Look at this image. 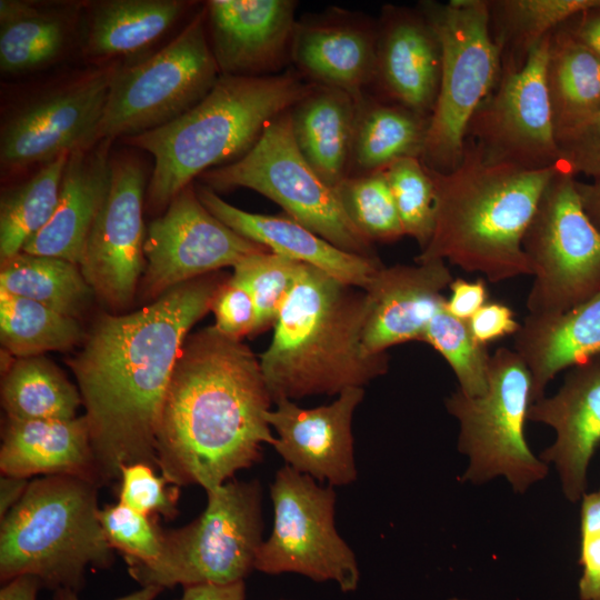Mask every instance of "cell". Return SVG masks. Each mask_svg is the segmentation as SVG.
Masks as SVG:
<instances>
[{
  "label": "cell",
  "instance_id": "1",
  "mask_svg": "<svg viewBox=\"0 0 600 600\" xmlns=\"http://www.w3.org/2000/svg\"><path fill=\"white\" fill-rule=\"evenodd\" d=\"M222 281L210 274L181 283L142 309L102 314L68 364L84 406L101 486L121 468H154L164 396L191 328L211 310Z\"/></svg>",
  "mask_w": 600,
  "mask_h": 600
},
{
  "label": "cell",
  "instance_id": "2",
  "mask_svg": "<svg viewBox=\"0 0 600 600\" xmlns=\"http://www.w3.org/2000/svg\"><path fill=\"white\" fill-rule=\"evenodd\" d=\"M273 400L260 359L214 326L184 341L162 403L157 466L177 487L206 492L260 460L274 436L267 421Z\"/></svg>",
  "mask_w": 600,
  "mask_h": 600
},
{
  "label": "cell",
  "instance_id": "3",
  "mask_svg": "<svg viewBox=\"0 0 600 600\" xmlns=\"http://www.w3.org/2000/svg\"><path fill=\"white\" fill-rule=\"evenodd\" d=\"M560 168L527 170L493 162L466 138L454 169L427 168L436 193L434 227L416 262L447 260L481 272L492 283L531 276L522 239L544 188Z\"/></svg>",
  "mask_w": 600,
  "mask_h": 600
},
{
  "label": "cell",
  "instance_id": "4",
  "mask_svg": "<svg viewBox=\"0 0 600 600\" xmlns=\"http://www.w3.org/2000/svg\"><path fill=\"white\" fill-rule=\"evenodd\" d=\"M367 307L364 290L303 264L259 357L273 403L363 388L388 371L387 352L362 347Z\"/></svg>",
  "mask_w": 600,
  "mask_h": 600
},
{
  "label": "cell",
  "instance_id": "5",
  "mask_svg": "<svg viewBox=\"0 0 600 600\" xmlns=\"http://www.w3.org/2000/svg\"><path fill=\"white\" fill-rule=\"evenodd\" d=\"M314 83L287 70L268 76L221 74L210 92L171 122L124 141L153 157L148 208L160 210L193 179L242 157L266 126Z\"/></svg>",
  "mask_w": 600,
  "mask_h": 600
},
{
  "label": "cell",
  "instance_id": "6",
  "mask_svg": "<svg viewBox=\"0 0 600 600\" xmlns=\"http://www.w3.org/2000/svg\"><path fill=\"white\" fill-rule=\"evenodd\" d=\"M98 488L71 476L31 480L1 519V582L32 576L43 587L78 592L87 568H109L114 557L99 520Z\"/></svg>",
  "mask_w": 600,
  "mask_h": 600
},
{
  "label": "cell",
  "instance_id": "7",
  "mask_svg": "<svg viewBox=\"0 0 600 600\" xmlns=\"http://www.w3.org/2000/svg\"><path fill=\"white\" fill-rule=\"evenodd\" d=\"M418 9L441 47V74L422 163L448 172L460 162L468 124L501 73V54L490 28L489 1H421Z\"/></svg>",
  "mask_w": 600,
  "mask_h": 600
},
{
  "label": "cell",
  "instance_id": "8",
  "mask_svg": "<svg viewBox=\"0 0 600 600\" xmlns=\"http://www.w3.org/2000/svg\"><path fill=\"white\" fill-rule=\"evenodd\" d=\"M203 512L189 524L163 531V551L151 564L128 563L141 587L172 588L244 581L262 543L259 481H228L207 491Z\"/></svg>",
  "mask_w": 600,
  "mask_h": 600
},
{
  "label": "cell",
  "instance_id": "9",
  "mask_svg": "<svg viewBox=\"0 0 600 600\" xmlns=\"http://www.w3.org/2000/svg\"><path fill=\"white\" fill-rule=\"evenodd\" d=\"M532 403L531 374L524 361L506 347L490 357L488 388L479 397L456 390L446 400L459 422L458 449L469 459L461 481L480 484L504 477L516 492L524 493L544 479L548 464L530 450L524 434Z\"/></svg>",
  "mask_w": 600,
  "mask_h": 600
},
{
  "label": "cell",
  "instance_id": "10",
  "mask_svg": "<svg viewBox=\"0 0 600 600\" xmlns=\"http://www.w3.org/2000/svg\"><path fill=\"white\" fill-rule=\"evenodd\" d=\"M198 179L216 192L240 187L254 190L337 248L378 258L372 242L344 213L334 189L300 152L292 132L290 110L271 120L242 157L208 170Z\"/></svg>",
  "mask_w": 600,
  "mask_h": 600
},
{
  "label": "cell",
  "instance_id": "11",
  "mask_svg": "<svg viewBox=\"0 0 600 600\" xmlns=\"http://www.w3.org/2000/svg\"><path fill=\"white\" fill-rule=\"evenodd\" d=\"M220 76L203 6L159 51L136 64L116 67L96 142L137 136L171 122L200 102Z\"/></svg>",
  "mask_w": 600,
  "mask_h": 600
},
{
  "label": "cell",
  "instance_id": "12",
  "mask_svg": "<svg viewBox=\"0 0 600 600\" xmlns=\"http://www.w3.org/2000/svg\"><path fill=\"white\" fill-rule=\"evenodd\" d=\"M522 249L533 282L528 314H558L600 291V230L584 212L574 176L562 167L544 188Z\"/></svg>",
  "mask_w": 600,
  "mask_h": 600
},
{
  "label": "cell",
  "instance_id": "13",
  "mask_svg": "<svg viewBox=\"0 0 600 600\" xmlns=\"http://www.w3.org/2000/svg\"><path fill=\"white\" fill-rule=\"evenodd\" d=\"M273 527L262 541L254 570L267 574L297 573L316 582H334L354 591L360 571L352 549L339 536L336 492L284 466L270 486Z\"/></svg>",
  "mask_w": 600,
  "mask_h": 600
},
{
  "label": "cell",
  "instance_id": "14",
  "mask_svg": "<svg viewBox=\"0 0 600 600\" xmlns=\"http://www.w3.org/2000/svg\"><path fill=\"white\" fill-rule=\"evenodd\" d=\"M550 34L520 68L501 67L500 77L470 119L466 138L493 162L527 170L560 164L546 84Z\"/></svg>",
  "mask_w": 600,
  "mask_h": 600
},
{
  "label": "cell",
  "instance_id": "15",
  "mask_svg": "<svg viewBox=\"0 0 600 600\" xmlns=\"http://www.w3.org/2000/svg\"><path fill=\"white\" fill-rule=\"evenodd\" d=\"M143 251L142 291L144 297L157 299L181 283L270 250L216 218L190 183L149 223Z\"/></svg>",
  "mask_w": 600,
  "mask_h": 600
},
{
  "label": "cell",
  "instance_id": "16",
  "mask_svg": "<svg viewBox=\"0 0 600 600\" xmlns=\"http://www.w3.org/2000/svg\"><path fill=\"white\" fill-rule=\"evenodd\" d=\"M147 187L146 172L136 157H112L109 191L79 267L94 297L113 311L131 303L144 272Z\"/></svg>",
  "mask_w": 600,
  "mask_h": 600
},
{
  "label": "cell",
  "instance_id": "17",
  "mask_svg": "<svg viewBox=\"0 0 600 600\" xmlns=\"http://www.w3.org/2000/svg\"><path fill=\"white\" fill-rule=\"evenodd\" d=\"M114 69L96 70L12 113L1 127V168L12 171L44 164L97 143Z\"/></svg>",
  "mask_w": 600,
  "mask_h": 600
},
{
  "label": "cell",
  "instance_id": "18",
  "mask_svg": "<svg viewBox=\"0 0 600 600\" xmlns=\"http://www.w3.org/2000/svg\"><path fill=\"white\" fill-rule=\"evenodd\" d=\"M364 396L363 388H348L329 404L302 408L279 400L267 412L274 430L272 447L286 466L328 486H347L357 479L353 413Z\"/></svg>",
  "mask_w": 600,
  "mask_h": 600
},
{
  "label": "cell",
  "instance_id": "19",
  "mask_svg": "<svg viewBox=\"0 0 600 600\" xmlns=\"http://www.w3.org/2000/svg\"><path fill=\"white\" fill-rule=\"evenodd\" d=\"M210 47L221 74H276L289 60L297 24L292 0H210Z\"/></svg>",
  "mask_w": 600,
  "mask_h": 600
},
{
  "label": "cell",
  "instance_id": "20",
  "mask_svg": "<svg viewBox=\"0 0 600 600\" xmlns=\"http://www.w3.org/2000/svg\"><path fill=\"white\" fill-rule=\"evenodd\" d=\"M568 370L553 396L531 403L528 420L554 430L553 443L539 458L556 467L564 497L577 502L586 493L589 464L600 446V356Z\"/></svg>",
  "mask_w": 600,
  "mask_h": 600
},
{
  "label": "cell",
  "instance_id": "21",
  "mask_svg": "<svg viewBox=\"0 0 600 600\" xmlns=\"http://www.w3.org/2000/svg\"><path fill=\"white\" fill-rule=\"evenodd\" d=\"M453 277L443 260L382 267L364 289L367 316L362 347L368 356L423 341L428 324L444 308L442 290Z\"/></svg>",
  "mask_w": 600,
  "mask_h": 600
},
{
  "label": "cell",
  "instance_id": "22",
  "mask_svg": "<svg viewBox=\"0 0 600 600\" xmlns=\"http://www.w3.org/2000/svg\"><path fill=\"white\" fill-rule=\"evenodd\" d=\"M441 74L439 39L419 9L388 4L377 22L379 97L430 118Z\"/></svg>",
  "mask_w": 600,
  "mask_h": 600
},
{
  "label": "cell",
  "instance_id": "23",
  "mask_svg": "<svg viewBox=\"0 0 600 600\" xmlns=\"http://www.w3.org/2000/svg\"><path fill=\"white\" fill-rule=\"evenodd\" d=\"M377 23L341 9L297 21L291 61L308 81L356 99L373 84Z\"/></svg>",
  "mask_w": 600,
  "mask_h": 600
},
{
  "label": "cell",
  "instance_id": "24",
  "mask_svg": "<svg viewBox=\"0 0 600 600\" xmlns=\"http://www.w3.org/2000/svg\"><path fill=\"white\" fill-rule=\"evenodd\" d=\"M194 187L203 206L238 234L271 252L318 268L346 284L364 290L383 267L379 258L343 251L289 216L248 212L202 183Z\"/></svg>",
  "mask_w": 600,
  "mask_h": 600
},
{
  "label": "cell",
  "instance_id": "25",
  "mask_svg": "<svg viewBox=\"0 0 600 600\" xmlns=\"http://www.w3.org/2000/svg\"><path fill=\"white\" fill-rule=\"evenodd\" d=\"M111 142L103 139L69 153L54 213L22 252L80 266L90 230L109 191Z\"/></svg>",
  "mask_w": 600,
  "mask_h": 600
},
{
  "label": "cell",
  "instance_id": "26",
  "mask_svg": "<svg viewBox=\"0 0 600 600\" xmlns=\"http://www.w3.org/2000/svg\"><path fill=\"white\" fill-rule=\"evenodd\" d=\"M4 476H71L101 487L84 416L67 420L8 419L0 448Z\"/></svg>",
  "mask_w": 600,
  "mask_h": 600
},
{
  "label": "cell",
  "instance_id": "27",
  "mask_svg": "<svg viewBox=\"0 0 600 600\" xmlns=\"http://www.w3.org/2000/svg\"><path fill=\"white\" fill-rule=\"evenodd\" d=\"M513 337V350L531 374L534 402L557 373L600 356V291L562 313L528 314Z\"/></svg>",
  "mask_w": 600,
  "mask_h": 600
},
{
  "label": "cell",
  "instance_id": "28",
  "mask_svg": "<svg viewBox=\"0 0 600 600\" xmlns=\"http://www.w3.org/2000/svg\"><path fill=\"white\" fill-rule=\"evenodd\" d=\"M356 113L353 96L319 84L290 109L300 152L333 189L349 176Z\"/></svg>",
  "mask_w": 600,
  "mask_h": 600
},
{
  "label": "cell",
  "instance_id": "29",
  "mask_svg": "<svg viewBox=\"0 0 600 600\" xmlns=\"http://www.w3.org/2000/svg\"><path fill=\"white\" fill-rule=\"evenodd\" d=\"M356 100L349 176L383 170L403 158L421 159L430 118L368 92Z\"/></svg>",
  "mask_w": 600,
  "mask_h": 600
},
{
  "label": "cell",
  "instance_id": "30",
  "mask_svg": "<svg viewBox=\"0 0 600 600\" xmlns=\"http://www.w3.org/2000/svg\"><path fill=\"white\" fill-rule=\"evenodd\" d=\"M546 84L557 139L600 110V59L566 22L550 33Z\"/></svg>",
  "mask_w": 600,
  "mask_h": 600
},
{
  "label": "cell",
  "instance_id": "31",
  "mask_svg": "<svg viewBox=\"0 0 600 600\" xmlns=\"http://www.w3.org/2000/svg\"><path fill=\"white\" fill-rule=\"evenodd\" d=\"M190 2L181 0H109L90 16L84 53L107 58L137 52L159 39Z\"/></svg>",
  "mask_w": 600,
  "mask_h": 600
},
{
  "label": "cell",
  "instance_id": "32",
  "mask_svg": "<svg viewBox=\"0 0 600 600\" xmlns=\"http://www.w3.org/2000/svg\"><path fill=\"white\" fill-rule=\"evenodd\" d=\"M67 12L17 0L0 1V70L20 74L53 62L67 47Z\"/></svg>",
  "mask_w": 600,
  "mask_h": 600
},
{
  "label": "cell",
  "instance_id": "33",
  "mask_svg": "<svg viewBox=\"0 0 600 600\" xmlns=\"http://www.w3.org/2000/svg\"><path fill=\"white\" fill-rule=\"evenodd\" d=\"M1 404L8 419L67 420L82 404L79 389L42 356L17 358L1 381Z\"/></svg>",
  "mask_w": 600,
  "mask_h": 600
},
{
  "label": "cell",
  "instance_id": "34",
  "mask_svg": "<svg viewBox=\"0 0 600 600\" xmlns=\"http://www.w3.org/2000/svg\"><path fill=\"white\" fill-rule=\"evenodd\" d=\"M600 8V0H492L491 33L501 67L520 68L531 50L573 17Z\"/></svg>",
  "mask_w": 600,
  "mask_h": 600
},
{
  "label": "cell",
  "instance_id": "35",
  "mask_svg": "<svg viewBox=\"0 0 600 600\" xmlns=\"http://www.w3.org/2000/svg\"><path fill=\"white\" fill-rule=\"evenodd\" d=\"M0 291L72 318L81 316L94 296L78 264L22 251L1 262Z\"/></svg>",
  "mask_w": 600,
  "mask_h": 600
},
{
  "label": "cell",
  "instance_id": "36",
  "mask_svg": "<svg viewBox=\"0 0 600 600\" xmlns=\"http://www.w3.org/2000/svg\"><path fill=\"white\" fill-rule=\"evenodd\" d=\"M69 153L44 163L24 182L2 192L0 201V260L20 253L49 222L58 206Z\"/></svg>",
  "mask_w": 600,
  "mask_h": 600
},
{
  "label": "cell",
  "instance_id": "37",
  "mask_svg": "<svg viewBox=\"0 0 600 600\" xmlns=\"http://www.w3.org/2000/svg\"><path fill=\"white\" fill-rule=\"evenodd\" d=\"M77 320L42 303L0 291V341L17 358L66 351L82 340Z\"/></svg>",
  "mask_w": 600,
  "mask_h": 600
},
{
  "label": "cell",
  "instance_id": "38",
  "mask_svg": "<svg viewBox=\"0 0 600 600\" xmlns=\"http://www.w3.org/2000/svg\"><path fill=\"white\" fill-rule=\"evenodd\" d=\"M334 191L351 223L372 243L404 236L383 170L349 176Z\"/></svg>",
  "mask_w": 600,
  "mask_h": 600
},
{
  "label": "cell",
  "instance_id": "39",
  "mask_svg": "<svg viewBox=\"0 0 600 600\" xmlns=\"http://www.w3.org/2000/svg\"><path fill=\"white\" fill-rule=\"evenodd\" d=\"M423 342L446 359L463 394L479 397L487 391L491 354L488 346L474 338L469 321L453 317L443 308L428 324Z\"/></svg>",
  "mask_w": 600,
  "mask_h": 600
},
{
  "label": "cell",
  "instance_id": "40",
  "mask_svg": "<svg viewBox=\"0 0 600 600\" xmlns=\"http://www.w3.org/2000/svg\"><path fill=\"white\" fill-rule=\"evenodd\" d=\"M303 264L264 251L246 257L232 268V276L246 286L253 299L257 310L254 334L274 324L301 274Z\"/></svg>",
  "mask_w": 600,
  "mask_h": 600
},
{
  "label": "cell",
  "instance_id": "41",
  "mask_svg": "<svg viewBox=\"0 0 600 600\" xmlns=\"http://www.w3.org/2000/svg\"><path fill=\"white\" fill-rule=\"evenodd\" d=\"M404 236L421 250L429 243L434 227L436 193L432 178L419 158L399 159L383 169Z\"/></svg>",
  "mask_w": 600,
  "mask_h": 600
},
{
  "label": "cell",
  "instance_id": "42",
  "mask_svg": "<svg viewBox=\"0 0 600 600\" xmlns=\"http://www.w3.org/2000/svg\"><path fill=\"white\" fill-rule=\"evenodd\" d=\"M99 520L110 547L120 551L127 563L151 564L161 557L163 530L157 517L118 502L100 509Z\"/></svg>",
  "mask_w": 600,
  "mask_h": 600
},
{
  "label": "cell",
  "instance_id": "43",
  "mask_svg": "<svg viewBox=\"0 0 600 600\" xmlns=\"http://www.w3.org/2000/svg\"><path fill=\"white\" fill-rule=\"evenodd\" d=\"M119 502L149 517L177 516L179 487L154 472V467L136 462L120 471Z\"/></svg>",
  "mask_w": 600,
  "mask_h": 600
},
{
  "label": "cell",
  "instance_id": "44",
  "mask_svg": "<svg viewBox=\"0 0 600 600\" xmlns=\"http://www.w3.org/2000/svg\"><path fill=\"white\" fill-rule=\"evenodd\" d=\"M579 564V599L600 600V489L581 498Z\"/></svg>",
  "mask_w": 600,
  "mask_h": 600
},
{
  "label": "cell",
  "instance_id": "45",
  "mask_svg": "<svg viewBox=\"0 0 600 600\" xmlns=\"http://www.w3.org/2000/svg\"><path fill=\"white\" fill-rule=\"evenodd\" d=\"M211 310L216 320L213 326L222 334L239 340L254 334L256 306L246 286L236 277L231 276L219 284Z\"/></svg>",
  "mask_w": 600,
  "mask_h": 600
},
{
  "label": "cell",
  "instance_id": "46",
  "mask_svg": "<svg viewBox=\"0 0 600 600\" xmlns=\"http://www.w3.org/2000/svg\"><path fill=\"white\" fill-rule=\"evenodd\" d=\"M560 166L572 176L600 177V110L557 139Z\"/></svg>",
  "mask_w": 600,
  "mask_h": 600
},
{
  "label": "cell",
  "instance_id": "47",
  "mask_svg": "<svg viewBox=\"0 0 600 600\" xmlns=\"http://www.w3.org/2000/svg\"><path fill=\"white\" fill-rule=\"evenodd\" d=\"M474 338L488 346L491 341L506 336H514L521 323L513 311L501 302H487L469 320Z\"/></svg>",
  "mask_w": 600,
  "mask_h": 600
},
{
  "label": "cell",
  "instance_id": "48",
  "mask_svg": "<svg viewBox=\"0 0 600 600\" xmlns=\"http://www.w3.org/2000/svg\"><path fill=\"white\" fill-rule=\"evenodd\" d=\"M451 294L446 300L444 309L453 317L469 321L488 302L489 291L484 279L469 281L453 279L449 286Z\"/></svg>",
  "mask_w": 600,
  "mask_h": 600
},
{
  "label": "cell",
  "instance_id": "49",
  "mask_svg": "<svg viewBox=\"0 0 600 600\" xmlns=\"http://www.w3.org/2000/svg\"><path fill=\"white\" fill-rule=\"evenodd\" d=\"M569 31L600 59V8L584 11L566 22Z\"/></svg>",
  "mask_w": 600,
  "mask_h": 600
},
{
  "label": "cell",
  "instance_id": "50",
  "mask_svg": "<svg viewBox=\"0 0 600 600\" xmlns=\"http://www.w3.org/2000/svg\"><path fill=\"white\" fill-rule=\"evenodd\" d=\"M177 600H246V582L184 587L182 596Z\"/></svg>",
  "mask_w": 600,
  "mask_h": 600
},
{
  "label": "cell",
  "instance_id": "51",
  "mask_svg": "<svg viewBox=\"0 0 600 600\" xmlns=\"http://www.w3.org/2000/svg\"><path fill=\"white\" fill-rule=\"evenodd\" d=\"M41 587L42 583L36 577L20 576L2 584L0 600H37Z\"/></svg>",
  "mask_w": 600,
  "mask_h": 600
},
{
  "label": "cell",
  "instance_id": "52",
  "mask_svg": "<svg viewBox=\"0 0 600 600\" xmlns=\"http://www.w3.org/2000/svg\"><path fill=\"white\" fill-rule=\"evenodd\" d=\"M30 480L2 474L0 479V518L18 503L26 492Z\"/></svg>",
  "mask_w": 600,
  "mask_h": 600
},
{
  "label": "cell",
  "instance_id": "53",
  "mask_svg": "<svg viewBox=\"0 0 600 600\" xmlns=\"http://www.w3.org/2000/svg\"><path fill=\"white\" fill-rule=\"evenodd\" d=\"M593 179L591 183L577 181V190L584 212L600 230V177Z\"/></svg>",
  "mask_w": 600,
  "mask_h": 600
},
{
  "label": "cell",
  "instance_id": "54",
  "mask_svg": "<svg viewBox=\"0 0 600 600\" xmlns=\"http://www.w3.org/2000/svg\"><path fill=\"white\" fill-rule=\"evenodd\" d=\"M162 590L163 588L157 586L141 587L139 590L114 600H154ZM52 600H80V598L77 592L71 589H58L54 590Z\"/></svg>",
  "mask_w": 600,
  "mask_h": 600
},
{
  "label": "cell",
  "instance_id": "55",
  "mask_svg": "<svg viewBox=\"0 0 600 600\" xmlns=\"http://www.w3.org/2000/svg\"><path fill=\"white\" fill-rule=\"evenodd\" d=\"M448 600H467V599L459 598V597H452V598H449Z\"/></svg>",
  "mask_w": 600,
  "mask_h": 600
},
{
  "label": "cell",
  "instance_id": "56",
  "mask_svg": "<svg viewBox=\"0 0 600 600\" xmlns=\"http://www.w3.org/2000/svg\"><path fill=\"white\" fill-rule=\"evenodd\" d=\"M280 600H290V599H280Z\"/></svg>",
  "mask_w": 600,
  "mask_h": 600
}]
</instances>
